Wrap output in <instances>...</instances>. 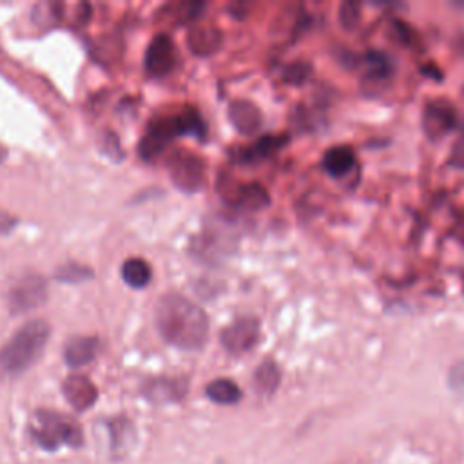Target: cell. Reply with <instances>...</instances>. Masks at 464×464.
Listing matches in <instances>:
<instances>
[{"instance_id":"obj_1","label":"cell","mask_w":464,"mask_h":464,"mask_svg":"<svg viewBox=\"0 0 464 464\" xmlns=\"http://www.w3.org/2000/svg\"><path fill=\"white\" fill-rule=\"evenodd\" d=\"M154 319L160 335L176 348L199 350L207 341V314L179 294L163 295L156 304Z\"/></svg>"},{"instance_id":"obj_2","label":"cell","mask_w":464,"mask_h":464,"mask_svg":"<svg viewBox=\"0 0 464 464\" xmlns=\"http://www.w3.org/2000/svg\"><path fill=\"white\" fill-rule=\"evenodd\" d=\"M49 339V326L40 319H33L20 326L14 335L0 348V370L5 373H20L33 366Z\"/></svg>"},{"instance_id":"obj_3","label":"cell","mask_w":464,"mask_h":464,"mask_svg":"<svg viewBox=\"0 0 464 464\" xmlns=\"http://www.w3.org/2000/svg\"><path fill=\"white\" fill-rule=\"evenodd\" d=\"M205 134V123L199 114L187 109L176 116H165L152 121L140 141V156L143 160H152L163 152L165 145L179 136H198Z\"/></svg>"},{"instance_id":"obj_4","label":"cell","mask_w":464,"mask_h":464,"mask_svg":"<svg viewBox=\"0 0 464 464\" xmlns=\"http://www.w3.org/2000/svg\"><path fill=\"white\" fill-rule=\"evenodd\" d=\"M31 435L34 442L47 451H54L60 446L78 448L83 442L82 428L72 419L47 410L34 413Z\"/></svg>"},{"instance_id":"obj_5","label":"cell","mask_w":464,"mask_h":464,"mask_svg":"<svg viewBox=\"0 0 464 464\" xmlns=\"http://www.w3.org/2000/svg\"><path fill=\"white\" fill-rule=\"evenodd\" d=\"M221 344L232 355H241L254 348L259 339V323L252 315H241L221 330Z\"/></svg>"},{"instance_id":"obj_6","label":"cell","mask_w":464,"mask_h":464,"mask_svg":"<svg viewBox=\"0 0 464 464\" xmlns=\"http://www.w3.org/2000/svg\"><path fill=\"white\" fill-rule=\"evenodd\" d=\"M47 299V285L40 276H27L20 279L11 294L9 306L13 314H24L40 306Z\"/></svg>"},{"instance_id":"obj_7","label":"cell","mask_w":464,"mask_h":464,"mask_svg":"<svg viewBox=\"0 0 464 464\" xmlns=\"http://www.w3.org/2000/svg\"><path fill=\"white\" fill-rule=\"evenodd\" d=\"M170 178L181 190H198L205 178V165L201 158L188 154V152H178L170 158L169 163Z\"/></svg>"},{"instance_id":"obj_8","label":"cell","mask_w":464,"mask_h":464,"mask_svg":"<svg viewBox=\"0 0 464 464\" xmlns=\"http://www.w3.org/2000/svg\"><path fill=\"white\" fill-rule=\"evenodd\" d=\"M174 63L176 51L172 40L167 34H156L145 53V71L154 78H161L172 71Z\"/></svg>"},{"instance_id":"obj_9","label":"cell","mask_w":464,"mask_h":464,"mask_svg":"<svg viewBox=\"0 0 464 464\" xmlns=\"http://www.w3.org/2000/svg\"><path fill=\"white\" fill-rule=\"evenodd\" d=\"M455 121H457L455 109L448 102L433 100L426 103L424 114H422V127L431 140H437L444 136L448 130H451L455 127Z\"/></svg>"},{"instance_id":"obj_10","label":"cell","mask_w":464,"mask_h":464,"mask_svg":"<svg viewBox=\"0 0 464 464\" xmlns=\"http://www.w3.org/2000/svg\"><path fill=\"white\" fill-rule=\"evenodd\" d=\"M63 395L76 411H85L96 402L98 390L89 377L74 373L63 381Z\"/></svg>"},{"instance_id":"obj_11","label":"cell","mask_w":464,"mask_h":464,"mask_svg":"<svg viewBox=\"0 0 464 464\" xmlns=\"http://www.w3.org/2000/svg\"><path fill=\"white\" fill-rule=\"evenodd\" d=\"M228 118L236 127V130L241 134H254L256 130H259L263 123L259 109L246 100L232 102L228 105Z\"/></svg>"},{"instance_id":"obj_12","label":"cell","mask_w":464,"mask_h":464,"mask_svg":"<svg viewBox=\"0 0 464 464\" xmlns=\"http://www.w3.org/2000/svg\"><path fill=\"white\" fill-rule=\"evenodd\" d=\"M98 350V339L82 335V337H72L65 348H63V359L71 368H80L89 364Z\"/></svg>"},{"instance_id":"obj_13","label":"cell","mask_w":464,"mask_h":464,"mask_svg":"<svg viewBox=\"0 0 464 464\" xmlns=\"http://www.w3.org/2000/svg\"><path fill=\"white\" fill-rule=\"evenodd\" d=\"M187 384L181 379H150L143 393L147 395L149 401L154 402H170V401H179L185 395Z\"/></svg>"},{"instance_id":"obj_14","label":"cell","mask_w":464,"mask_h":464,"mask_svg":"<svg viewBox=\"0 0 464 464\" xmlns=\"http://www.w3.org/2000/svg\"><path fill=\"white\" fill-rule=\"evenodd\" d=\"M288 141V136H263L259 138L250 149H241L237 150V158L239 161H259L263 158H268L272 154H276L281 147H285V143Z\"/></svg>"},{"instance_id":"obj_15","label":"cell","mask_w":464,"mask_h":464,"mask_svg":"<svg viewBox=\"0 0 464 464\" xmlns=\"http://www.w3.org/2000/svg\"><path fill=\"white\" fill-rule=\"evenodd\" d=\"M355 165V154L350 147H332L323 156V167L332 176H344Z\"/></svg>"},{"instance_id":"obj_16","label":"cell","mask_w":464,"mask_h":464,"mask_svg":"<svg viewBox=\"0 0 464 464\" xmlns=\"http://www.w3.org/2000/svg\"><path fill=\"white\" fill-rule=\"evenodd\" d=\"M221 44V34L214 27H196L188 33V47L192 53L199 56L212 54L214 51L219 49Z\"/></svg>"},{"instance_id":"obj_17","label":"cell","mask_w":464,"mask_h":464,"mask_svg":"<svg viewBox=\"0 0 464 464\" xmlns=\"http://www.w3.org/2000/svg\"><path fill=\"white\" fill-rule=\"evenodd\" d=\"M121 279L132 288H143L150 281V266L141 257H129L121 265Z\"/></svg>"},{"instance_id":"obj_18","label":"cell","mask_w":464,"mask_h":464,"mask_svg":"<svg viewBox=\"0 0 464 464\" xmlns=\"http://www.w3.org/2000/svg\"><path fill=\"white\" fill-rule=\"evenodd\" d=\"M207 397L218 404H236L241 399V390L230 379H216L212 381L207 390Z\"/></svg>"},{"instance_id":"obj_19","label":"cell","mask_w":464,"mask_h":464,"mask_svg":"<svg viewBox=\"0 0 464 464\" xmlns=\"http://www.w3.org/2000/svg\"><path fill=\"white\" fill-rule=\"evenodd\" d=\"M268 201H270V196H268L266 188L259 183L243 185L236 198V203L245 210H259V208L266 207Z\"/></svg>"},{"instance_id":"obj_20","label":"cell","mask_w":464,"mask_h":464,"mask_svg":"<svg viewBox=\"0 0 464 464\" xmlns=\"http://www.w3.org/2000/svg\"><path fill=\"white\" fill-rule=\"evenodd\" d=\"M364 67H366V72L372 80L375 82H381V80H386L390 78L392 71H393V63H392V58L382 53V51H368L364 56Z\"/></svg>"},{"instance_id":"obj_21","label":"cell","mask_w":464,"mask_h":464,"mask_svg":"<svg viewBox=\"0 0 464 464\" xmlns=\"http://www.w3.org/2000/svg\"><path fill=\"white\" fill-rule=\"evenodd\" d=\"M279 368L274 361H265L263 364H259V368L254 373V384L256 390L263 395H270L276 392V388L279 386Z\"/></svg>"},{"instance_id":"obj_22","label":"cell","mask_w":464,"mask_h":464,"mask_svg":"<svg viewBox=\"0 0 464 464\" xmlns=\"http://www.w3.org/2000/svg\"><path fill=\"white\" fill-rule=\"evenodd\" d=\"M92 277V272L85 266H80V265H74V263H69V265H63L56 270V279L58 281H67V283H78V281H83V279H91Z\"/></svg>"},{"instance_id":"obj_23","label":"cell","mask_w":464,"mask_h":464,"mask_svg":"<svg viewBox=\"0 0 464 464\" xmlns=\"http://www.w3.org/2000/svg\"><path fill=\"white\" fill-rule=\"evenodd\" d=\"M361 20V5L355 2H344L339 9V22L346 31H352L357 27Z\"/></svg>"},{"instance_id":"obj_24","label":"cell","mask_w":464,"mask_h":464,"mask_svg":"<svg viewBox=\"0 0 464 464\" xmlns=\"http://www.w3.org/2000/svg\"><path fill=\"white\" fill-rule=\"evenodd\" d=\"M308 74H310V65H308L306 62H294V63H290V65L285 69L283 78H285V82H288V83L299 85V83H303V82L308 78Z\"/></svg>"},{"instance_id":"obj_25","label":"cell","mask_w":464,"mask_h":464,"mask_svg":"<svg viewBox=\"0 0 464 464\" xmlns=\"http://www.w3.org/2000/svg\"><path fill=\"white\" fill-rule=\"evenodd\" d=\"M392 27V34L395 40H399L402 45H413L417 36H415V31L402 20H392L390 24Z\"/></svg>"},{"instance_id":"obj_26","label":"cell","mask_w":464,"mask_h":464,"mask_svg":"<svg viewBox=\"0 0 464 464\" xmlns=\"http://www.w3.org/2000/svg\"><path fill=\"white\" fill-rule=\"evenodd\" d=\"M448 382L453 390L464 392V361L455 362L448 372Z\"/></svg>"},{"instance_id":"obj_27","label":"cell","mask_w":464,"mask_h":464,"mask_svg":"<svg viewBox=\"0 0 464 464\" xmlns=\"http://www.w3.org/2000/svg\"><path fill=\"white\" fill-rule=\"evenodd\" d=\"M450 165L455 169H464V136L453 143L450 152Z\"/></svg>"},{"instance_id":"obj_28","label":"cell","mask_w":464,"mask_h":464,"mask_svg":"<svg viewBox=\"0 0 464 464\" xmlns=\"http://www.w3.org/2000/svg\"><path fill=\"white\" fill-rule=\"evenodd\" d=\"M420 71H422L426 76H431V78H440V74H439L440 71H439L435 65H424Z\"/></svg>"}]
</instances>
